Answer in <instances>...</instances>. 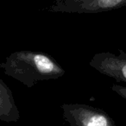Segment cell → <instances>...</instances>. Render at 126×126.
<instances>
[{
	"instance_id": "1",
	"label": "cell",
	"mask_w": 126,
	"mask_h": 126,
	"mask_svg": "<svg viewBox=\"0 0 126 126\" xmlns=\"http://www.w3.org/2000/svg\"><path fill=\"white\" fill-rule=\"evenodd\" d=\"M0 67L4 74L31 88L40 81L64 75L65 70L50 55L36 51H16L11 54Z\"/></svg>"
},
{
	"instance_id": "2",
	"label": "cell",
	"mask_w": 126,
	"mask_h": 126,
	"mask_svg": "<svg viewBox=\"0 0 126 126\" xmlns=\"http://www.w3.org/2000/svg\"><path fill=\"white\" fill-rule=\"evenodd\" d=\"M62 117L70 126H117L101 109L85 104H63Z\"/></svg>"
},
{
	"instance_id": "3",
	"label": "cell",
	"mask_w": 126,
	"mask_h": 126,
	"mask_svg": "<svg viewBox=\"0 0 126 126\" xmlns=\"http://www.w3.org/2000/svg\"><path fill=\"white\" fill-rule=\"evenodd\" d=\"M126 6V0H54L47 11L50 13L92 14Z\"/></svg>"
},
{
	"instance_id": "4",
	"label": "cell",
	"mask_w": 126,
	"mask_h": 126,
	"mask_svg": "<svg viewBox=\"0 0 126 126\" xmlns=\"http://www.w3.org/2000/svg\"><path fill=\"white\" fill-rule=\"evenodd\" d=\"M89 65L117 82L126 83V53L122 49H118L117 54L110 52L98 53L93 55Z\"/></svg>"
},
{
	"instance_id": "5",
	"label": "cell",
	"mask_w": 126,
	"mask_h": 126,
	"mask_svg": "<svg viewBox=\"0 0 126 126\" xmlns=\"http://www.w3.org/2000/svg\"><path fill=\"white\" fill-rule=\"evenodd\" d=\"M20 111L15 102L13 93L9 86L0 79V120L4 122H17Z\"/></svg>"
},
{
	"instance_id": "6",
	"label": "cell",
	"mask_w": 126,
	"mask_h": 126,
	"mask_svg": "<svg viewBox=\"0 0 126 126\" xmlns=\"http://www.w3.org/2000/svg\"><path fill=\"white\" fill-rule=\"evenodd\" d=\"M111 90L113 92H115V93H117L123 98L126 99V86H120V85H113L111 86Z\"/></svg>"
}]
</instances>
